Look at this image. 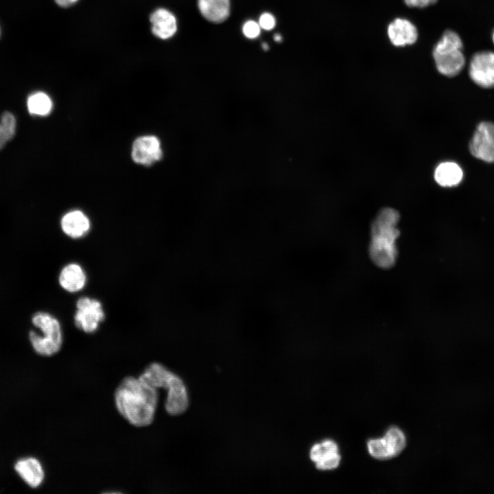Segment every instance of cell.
I'll return each instance as SVG.
<instances>
[{
  "mask_svg": "<svg viewBox=\"0 0 494 494\" xmlns=\"http://www.w3.org/2000/svg\"><path fill=\"white\" fill-rule=\"evenodd\" d=\"M152 33L157 38L166 40L172 38L177 31L175 16L165 8H158L150 15Z\"/></svg>",
  "mask_w": 494,
  "mask_h": 494,
  "instance_id": "4fadbf2b",
  "label": "cell"
},
{
  "mask_svg": "<svg viewBox=\"0 0 494 494\" xmlns=\"http://www.w3.org/2000/svg\"><path fill=\"white\" fill-rule=\"evenodd\" d=\"M435 181L441 187H453L459 185L463 180L464 172L461 166L454 161L439 163L434 170Z\"/></svg>",
  "mask_w": 494,
  "mask_h": 494,
  "instance_id": "e0dca14e",
  "label": "cell"
},
{
  "mask_svg": "<svg viewBox=\"0 0 494 494\" xmlns=\"http://www.w3.org/2000/svg\"><path fill=\"white\" fill-rule=\"evenodd\" d=\"M309 456L320 470L334 469L339 466L341 460L338 447L332 440L315 444L310 450Z\"/></svg>",
  "mask_w": 494,
  "mask_h": 494,
  "instance_id": "9c48e42d",
  "label": "cell"
},
{
  "mask_svg": "<svg viewBox=\"0 0 494 494\" xmlns=\"http://www.w3.org/2000/svg\"><path fill=\"white\" fill-rule=\"evenodd\" d=\"M438 0H403L409 7L424 8L436 3Z\"/></svg>",
  "mask_w": 494,
  "mask_h": 494,
  "instance_id": "603a6c76",
  "label": "cell"
},
{
  "mask_svg": "<svg viewBox=\"0 0 494 494\" xmlns=\"http://www.w3.org/2000/svg\"><path fill=\"white\" fill-rule=\"evenodd\" d=\"M274 40L277 42H281L282 40V37L280 34H277L274 36Z\"/></svg>",
  "mask_w": 494,
  "mask_h": 494,
  "instance_id": "484cf974",
  "label": "cell"
},
{
  "mask_svg": "<svg viewBox=\"0 0 494 494\" xmlns=\"http://www.w3.org/2000/svg\"><path fill=\"white\" fill-rule=\"evenodd\" d=\"M491 40H492V41H493V43L494 44V28H493V31H492V33H491Z\"/></svg>",
  "mask_w": 494,
  "mask_h": 494,
  "instance_id": "4316f807",
  "label": "cell"
},
{
  "mask_svg": "<svg viewBox=\"0 0 494 494\" xmlns=\"http://www.w3.org/2000/svg\"><path fill=\"white\" fill-rule=\"evenodd\" d=\"M469 150L474 158L494 163V122L478 123L469 141Z\"/></svg>",
  "mask_w": 494,
  "mask_h": 494,
  "instance_id": "52a82bcc",
  "label": "cell"
},
{
  "mask_svg": "<svg viewBox=\"0 0 494 494\" xmlns=\"http://www.w3.org/2000/svg\"><path fill=\"white\" fill-rule=\"evenodd\" d=\"M158 400L156 388L139 377L132 376L124 378L115 393L118 412L136 427H145L152 423Z\"/></svg>",
  "mask_w": 494,
  "mask_h": 494,
  "instance_id": "6da1fadb",
  "label": "cell"
},
{
  "mask_svg": "<svg viewBox=\"0 0 494 494\" xmlns=\"http://www.w3.org/2000/svg\"><path fill=\"white\" fill-rule=\"evenodd\" d=\"M27 106L30 114L45 116L50 113L52 102L48 95L39 91L34 93L28 97Z\"/></svg>",
  "mask_w": 494,
  "mask_h": 494,
  "instance_id": "d6986e66",
  "label": "cell"
},
{
  "mask_svg": "<svg viewBox=\"0 0 494 494\" xmlns=\"http://www.w3.org/2000/svg\"><path fill=\"white\" fill-rule=\"evenodd\" d=\"M63 233L72 239L81 238L89 233L91 223L89 217L80 210L65 213L60 221Z\"/></svg>",
  "mask_w": 494,
  "mask_h": 494,
  "instance_id": "9a60e30c",
  "label": "cell"
},
{
  "mask_svg": "<svg viewBox=\"0 0 494 494\" xmlns=\"http://www.w3.org/2000/svg\"><path fill=\"white\" fill-rule=\"evenodd\" d=\"M32 325L40 331L29 332V340L33 349L43 356L58 353L62 344V331L58 318L45 311H37L32 317Z\"/></svg>",
  "mask_w": 494,
  "mask_h": 494,
  "instance_id": "3957f363",
  "label": "cell"
},
{
  "mask_svg": "<svg viewBox=\"0 0 494 494\" xmlns=\"http://www.w3.org/2000/svg\"><path fill=\"white\" fill-rule=\"evenodd\" d=\"M399 218L397 210L385 207L379 211L371 224L369 255L373 263L381 268L388 269L395 263Z\"/></svg>",
  "mask_w": 494,
  "mask_h": 494,
  "instance_id": "7a4b0ae2",
  "label": "cell"
},
{
  "mask_svg": "<svg viewBox=\"0 0 494 494\" xmlns=\"http://www.w3.org/2000/svg\"><path fill=\"white\" fill-rule=\"evenodd\" d=\"M390 43L395 47H405L414 44L418 39L417 27L409 20L396 18L387 27Z\"/></svg>",
  "mask_w": 494,
  "mask_h": 494,
  "instance_id": "8fae6325",
  "label": "cell"
},
{
  "mask_svg": "<svg viewBox=\"0 0 494 494\" xmlns=\"http://www.w3.org/2000/svg\"><path fill=\"white\" fill-rule=\"evenodd\" d=\"M276 24V21L273 15L270 13H263L261 15L259 20V25L261 28L266 30H272Z\"/></svg>",
  "mask_w": 494,
  "mask_h": 494,
  "instance_id": "7402d4cb",
  "label": "cell"
},
{
  "mask_svg": "<svg viewBox=\"0 0 494 494\" xmlns=\"http://www.w3.org/2000/svg\"><path fill=\"white\" fill-rule=\"evenodd\" d=\"M60 7L68 8L75 4L79 0H54Z\"/></svg>",
  "mask_w": 494,
  "mask_h": 494,
  "instance_id": "cb8c5ba5",
  "label": "cell"
},
{
  "mask_svg": "<svg viewBox=\"0 0 494 494\" xmlns=\"http://www.w3.org/2000/svg\"><path fill=\"white\" fill-rule=\"evenodd\" d=\"M260 26L259 23L254 21H246L242 27V32L244 36L248 38H255L260 34Z\"/></svg>",
  "mask_w": 494,
  "mask_h": 494,
  "instance_id": "44dd1931",
  "label": "cell"
},
{
  "mask_svg": "<svg viewBox=\"0 0 494 494\" xmlns=\"http://www.w3.org/2000/svg\"><path fill=\"white\" fill-rule=\"evenodd\" d=\"M162 156L159 140L154 136H143L135 140L132 157L139 164L149 165L158 161Z\"/></svg>",
  "mask_w": 494,
  "mask_h": 494,
  "instance_id": "30bf717a",
  "label": "cell"
},
{
  "mask_svg": "<svg viewBox=\"0 0 494 494\" xmlns=\"http://www.w3.org/2000/svg\"><path fill=\"white\" fill-rule=\"evenodd\" d=\"M406 438L403 432L397 427H391L381 438L368 441V452L374 458L388 460L398 456L405 447Z\"/></svg>",
  "mask_w": 494,
  "mask_h": 494,
  "instance_id": "8992f818",
  "label": "cell"
},
{
  "mask_svg": "<svg viewBox=\"0 0 494 494\" xmlns=\"http://www.w3.org/2000/svg\"><path fill=\"white\" fill-rule=\"evenodd\" d=\"M0 124L9 141L14 137L16 133V121L15 117L10 112H4L1 117Z\"/></svg>",
  "mask_w": 494,
  "mask_h": 494,
  "instance_id": "ffe728a7",
  "label": "cell"
},
{
  "mask_svg": "<svg viewBox=\"0 0 494 494\" xmlns=\"http://www.w3.org/2000/svg\"><path fill=\"white\" fill-rule=\"evenodd\" d=\"M104 318L105 313L99 300L82 296L77 301L74 323L79 329L86 333H94Z\"/></svg>",
  "mask_w": 494,
  "mask_h": 494,
  "instance_id": "5b68a950",
  "label": "cell"
},
{
  "mask_svg": "<svg viewBox=\"0 0 494 494\" xmlns=\"http://www.w3.org/2000/svg\"><path fill=\"white\" fill-rule=\"evenodd\" d=\"M165 389L167 396L165 406L167 413L178 415L185 412L188 407V395L183 380L174 373Z\"/></svg>",
  "mask_w": 494,
  "mask_h": 494,
  "instance_id": "7c38bea8",
  "label": "cell"
},
{
  "mask_svg": "<svg viewBox=\"0 0 494 494\" xmlns=\"http://www.w3.org/2000/svg\"><path fill=\"white\" fill-rule=\"evenodd\" d=\"M8 139L4 134V132L0 124V150L3 148L5 143L8 142Z\"/></svg>",
  "mask_w": 494,
  "mask_h": 494,
  "instance_id": "d4e9b609",
  "label": "cell"
},
{
  "mask_svg": "<svg viewBox=\"0 0 494 494\" xmlns=\"http://www.w3.org/2000/svg\"><path fill=\"white\" fill-rule=\"evenodd\" d=\"M468 73L477 86L494 88V51L484 50L475 53L469 60Z\"/></svg>",
  "mask_w": 494,
  "mask_h": 494,
  "instance_id": "ba28073f",
  "label": "cell"
},
{
  "mask_svg": "<svg viewBox=\"0 0 494 494\" xmlns=\"http://www.w3.org/2000/svg\"><path fill=\"white\" fill-rule=\"evenodd\" d=\"M198 3L202 16L211 22L222 23L229 15V0H198Z\"/></svg>",
  "mask_w": 494,
  "mask_h": 494,
  "instance_id": "ac0fdd59",
  "label": "cell"
},
{
  "mask_svg": "<svg viewBox=\"0 0 494 494\" xmlns=\"http://www.w3.org/2000/svg\"><path fill=\"white\" fill-rule=\"evenodd\" d=\"M87 281L86 274L83 268L77 263H69L65 265L58 276L60 287L69 292H77L82 290Z\"/></svg>",
  "mask_w": 494,
  "mask_h": 494,
  "instance_id": "2e32d148",
  "label": "cell"
},
{
  "mask_svg": "<svg viewBox=\"0 0 494 494\" xmlns=\"http://www.w3.org/2000/svg\"><path fill=\"white\" fill-rule=\"evenodd\" d=\"M263 48L264 50H267L268 49V46L267 45L266 43L263 44Z\"/></svg>",
  "mask_w": 494,
  "mask_h": 494,
  "instance_id": "83f0119b",
  "label": "cell"
},
{
  "mask_svg": "<svg viewBox=\"0 0 494 494\" xmlns=\"http://www.w3.org/2000/svg\"><path fill=\"white\" fill-rule=\"evenodd\" d=\"M432 56L439 73L446 77H455L466 65L463 43L451 37L439 39L434 45Z\"/></svg>",
  "mask_w": 494,
  "mask_h": 494,
  "instance_id": "277c9868",
  "label": "cell"
},
{
  "mask_svg": "<svg viewBox=\"0 0 494 494\" xmlns=\"http://www.w3.org/2000/svg\"><path fill=\"white\" fill-rule=\"evenodd\" d=\"M14 469L23 480L32 488L38 487L43 482L45 471L40 462L34 457H25L16 460Z\"/></svg>",
  "mask_w": 494,
  "mask_h": 494,
  "instance_id": "5bb4252c",
  "label": "cell"
}]
</instances>
